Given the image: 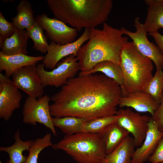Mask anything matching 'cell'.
I'll list each match as a JSON object with an SVG mask.
<instances>
[{
  "label": "cell",
  "instance_id": "3",
  "mask_svg": "<svg viewBox=\"0 0 163 163\" xmlns=\"http://www.w3.org/2000/svg\"><path fill=\"white\" fill-rule=\"evenodd\" d=\"M55 18L78 31L105 22L113 7L111 0H47Z\"/></svg>",
  "mask_w": 163,
  "mask_h": 163
},
{
  "label": "cell",
  "instance_id": "7",
  "mask_svg": "<svg viewBox=\"0 0 163 163\" xmlns=\"http://www.w3.org/2000/svg\"><path fill=\"white\" fill-rule=\"evenodd\" d=\"M51 97L47 95L38 98L28 96L24 103L22 111L23 122L26 124L36 126L42 124L50 129L54 136L57 135L50 112Z\"/></svg>",
  "mask_w": 163,
  "mask_h": 163
},
{
  "label": "cell",
  "instance_id": "13",
  "mask_svg": "<svg viewBox=\"0 0 163 163\" xmlns=\"http://www.w3.org/2000/svg\"><path fill=\"white\" fill-rule=\"evenodd\" d=\"M21 92L12 80L0 73V118L8 121L14 111L20 107Z\"/></svg>",
  "mask_w": 163,
  "mask_h": 163
},
{
  "label": "cell",
  "instance_id": "30",
  "mask_svg": "<svg viewBox=\"0 0 163 163\" xmlns=\"http://www.w3.org/2000/svg\"><path fill=\"white\" fill-rule=\"evenodd\" d=\"M151 163H158L163 161V137L161 139L154 153L149 157Z\"/></svg>",
  "mask_w": 163,
  "mask_h": 163
},
{
  "label": "cell",
  "instance_id": "15",
  "mask_svg": "<svg viewBox=\"0 0 163 163\" xmlns=\"http://www.w3.org/2000/svg\"><path fill=\"white\" fill-rule=\"evenodd\" d=\"M159 104L149 94L136 91L123 95L119 105L121 107H131L139 112H148L152 117Z\"/></svg>",
  "mask_w": 163,
  "mask_h": 163
},
{
  "label": "cell",
  "instance_id": "2",
  "mask_svg": "<svg viewBox=\"0 0 163 163\" xmlns=\"http://www.w3.org/2000/svg\"><path fill=\"white\" fill-rule=\"evenodd\" d=\"M102 29L90 28L89 38L78 51L76 57L81 72L91 70L98 63L110 61L120 65L122 50L128 42L120 29L114 28L106 22Z\"/></svg>",
  "mask_w": 163,
  "mask_h": 163
},
{
  "label": "cell",
  "instance_id": "18",
  "mask_svg": "<svg viewBox=\"0 0 163 163\" xmlns=\"http://www.w3.org/2000/svg\"><path fill=\"white\" fill-rule=\"evenodd\" d=\"M129 134L116 122L106 127L99 133L104 143L106 154L113 151Z\"/></svg>",
  "mask_w": 163,
  "mask_h": 163
},
{
  "label": "cell",
  "instance_id": "17",
  "mask_svg": "<svg viewBox=\"0 0 163 163\" xmlns=\"http://www.w3.org/2000/svg\"><path fill=\"white\" fill-rule=\"evenodd\" d=\"M29 37L27 30L17 29L15 33L6 39L0 45V51L8 55L23 54L27 55Z\"/></svg>",
  "mask_w": 163,
  "mask_h": 163
},
{
  "label": "cell",
  "instance_id": "11",
  "mask_svg": "<svg viewBox=\"0 0 163 163\" xmlns=\"http://www.w3.org/2000/svg\"><path fill=\"white\" fill-rule=\"evenodd\" d=\"M11 76L14 85L25 92L28 96L38 98L43 96L44 87L37 72L36 64L18 69L13 72Z\"/></svg>",
  "mask_w": 163,
  "mask_h": 163
},
{
  "label": "cell",
  "instance_id": "33",
  "mask_svg": "<svg viewBox=\"0 0 163 163\" xmlns=\"http://www.w3.org/2000/svg\"><path fill=\"white\" fill-rule=\"evenodd\" d=\"M163 163V161L161 162H159V163Z\"/></svg>",
  "mask_w": 163,
  "mask_h": 163
},
{
  "label": "cell",
  "instance_id": "27",
  "mask_svg": "<svg viewBox=\"0 0 163 163\" xmlns=\"http://www.w3.org/2000/svg\"><path fill=\"white\" fill-rule=\"evenodd\" d=\"M50 133H47L43 137L38 138L34 140L29 150V155L24 163H38L39 155L45 149L52 146Z\"/></svg>",
  "mask_w": 163,
  "mask_h": 163
},
{
  "label": "cell",
  "instance_id": "20",
  "mask_svg": "<svg viewBox=\"0 0 163 163\" xmlns=\"http://www.w3.org/2000/svg\"><path fill=\"white\" fill-rule=\"evenodd\" d=\"M135 147L133 138L129 135L113 151L106 155L100 163H132Z\"/></svg>",
  "mask_w": 163,
  "mask_h": 163
},
{
  "label": "cell",
  "instance_id": "29",
  "mask_svg": "<svg viewBox=\"0 0 163 163\" xmlns=\"http://www.w3.org/2000/svg\"><path fill=\"white\" fill-rule=\"evenodd\" d=\"M17 29L13 23L8 22L0 11V45L6 39L12 36Z\"/></svg>",
  "mask_w": 163,
  "mask_h": 163
},
{
  "label": "cell",
  "instance_id": "25",
  "mask_svg": "<svg viewBox=\"0 0 163 163\" xmlns=\"http://www.w3.org/2000/svg\"><path fill=\"white\" fill-rule=\"evenodd\" d=\"M142 91L151 96L160 104L163 94V72L161 69L156 70L151 79L143 88Z\"/></svg>",
  "mask_w": 163,
  "mask_h": 163
},
{
  "label": "cell",
  "instance_id": "22",
  "mask_svg": "<svg viewBox=\"0 0 163 163\" xmlns=\"http://www.w3.org/2000/svg\"><path fill=\"white\" fill-rule=\"evenodd\" d=\"M101 72L107 77L115 81L121 87H123V77L122 69L120 66L110 61H104L96 65L91 70L87 72H81L80 75H87Z\"/></svg>",
  "mask_w": 163,
  "mask_h": 163
},
{
  "label": "cell",
  "instance_id": "31",
  "mask_svg": "<svg viewBox=\"0 0 163 163\" xmlns=\"http://www.w3.org/2000/svg\"><path fill=\"white\" fill-rule=\"evenodd\" d=\"M152 117L157 124L159 130L163 132V94L158 108Z\"/></svg>",
  "mask_w": 163,
  "mask_h": 163
},
{
  "label": "cell",
  "instance_id": "28",
  "mask_svg": "<svg viewBox=\"0 0 163 163\" xmlns=\"http://www.w3.org/2000/svg\"><path fill=\"white\" fill-rule=\"evenodd\" d=\"M116 118V115L87 121L83 126L82 133L99 134L109 125L115 122Z\"/></svg>",
  "mask_w": 163,
  "mask_h": 163
},
{
  "label": "cell",
  "instance_id": "14",
  "mask_svg": "<svg viewBox=\"0 0 163 163\" xmlns=\"http://www.w3.org/2000/svg\"><path fill=\"white\" fill-rule=\"evenodd\" d=\"M163 132L160 131L152 117L148 123V128L142 145L135 150L132 157V163H144L154 152Z\"/></svg>",
  "mask_w": 163,
  "mask_h": 163
},
{
  "label": "cell",
  "instance_id": "1",
  "mask_svg": "<svg viewBox=\"0 0 163 163\" xmlns=\"http://www.w3.org/2000/svg\"><path fill=\"white\" fill-rule=\"evenodd\" d=\"M122 96L120 85L102 74H79L51 96L50 113L53 117L73 116L88 121L115 115Z\"/></svg>",
  "mask_w": 163,
  "mask_h": 163
},
{
  "label": "cell",
  "instance_id": "21",
  "mask_svg": "<svg viewBox=\"0 0 163 163\" xmlns=\"http://www.w3.org/2000/svg\"><path fill=\"white\" fill-rule=\"evenodd\" d=\"M14 143L10 146L0 147V151L8 153L9 159L6 163H24L27 156L24 155L23 152L25 151H29L34 140L22 141L20 137V130L18 129L15 133L14 137Z\"/></svg>",
  "mask_w": 163,
  "mask_h": 163
},
{
  "label": "cell",
  "instance_id": "9",
  "mask_svg": "<svg viewBox=\"0 0 163 163\" xmlns=\"http://www.w3.org/2000/svg\"><path fill=\"white\" fill-rule=\"evenodd\" d=\"M115 122L133 136L136 146L143 143L148 128V123L151 117L142 115L128 107L117 110Z\"/></svg>",
  "mask_w": 163,
  "mask_h": 163
},
{
  "label": "cell",
  "instance_id": "24",
  "mask_svg": "<svg viewBox=\"0 0 163 163\" xmlns=\"http://www.w3.org/2000/svg\"><path fill=\"white\" fill-rule=\"evenodd\" d=\"M55 127L60 129L66 135H71L82 133V127L88 120L84 118L73 117H52Z\"/></svg>",
  "mask_w": 163,
  "mask_h": 163
},
{
  "label": "cell",
  "instance_id": "8",
  "mask_svg": "<svg viewBox=\"0 0 163 163\" xmlns=\"http://www.w3.org/2000/svg\"><path fill=\"white\" fill-rule=\"evenodd\" d=\"M139 17L134 20L135 32H132L123 27L120 30L123 34L128 36L132 40L139 51L143 56L150 59L155 64L156 70L163 68V54L157 45L150 42L148 39L147 32L143 24L139 21Z\"/></svg>",
  "mask_w": 163,
  "mask_h": 163
},
{
  "label": "cell",
  "instance_id": "19",
  "mask_svg": "<svg viewBox=\"0 0 163 163\" xmlns=\"http://www.w3.org/2000/svg\"><path fill=\"white\" fill-rule=\"evenodd\" d=\"M145 2L148 7L144 28L149 33L158 31L163 28V0H145Z\"/></svg>",
  "mask_w": 163,
  "mask_h": 163
},
{
  "label": "cell",
  "instance_id": "16",
  "mask_svg": "<svg viewBox=\"0 0 163 163\" xmlns=\"http://www.w3.org/2000/svg\"><path fill=\"white\" fill-rule=\"evenodd\" d=\"M42 56H31L23 54L8 55L0 51V71L5 72V76L8 78L11 76L13 72L24 66L37 64L43 60Z\"/></svg>",
  "mask_w": 163,
  "mask_h": 163
},
{
  "label": "cell",
  "instance_id": "5",
  "mask_svg": "<svg viewBox=\"0 0 163 163\" xmlns=\"http://www.w3.org/2000/svg\"><path fill=\"white\" fill-rule=\"evenodd\" d=\"M52 147L64 151L78 163H100L106 155L104 143L99 134L66 135Z\"/></svg>",
  "mask_w": 163,
  "mask_h": 163
},
{
  "label": "cell",
  "instance_id": "12",
  "mask_svg": "<svg viewBox=\"0 0 163 163\" xmlns=\"http://www.w3.org/2000/svg\"><path fill=\"white\" fill-rule=\"evenodd\" d=\"M90 29L85 28L81 35L73 42L60 45L51 42L43 60L45 67L53 69L62 59L71 55L76 56L78 51L90 37Z\"/></svg>",
  "mask_w": 163,
  "mask_h": 163
},
{
  "label": "cell",
  "instance_id": "26",
  "mask_svg": "<svg viewBox=\"0 0 163 163\" xmlns=\"http://www.w3.org/2000/svg\"><path fill=\"white\" fill-rule=\"evenodd\" d=\"M26 30L29 38L33 41V48L42 53H47L49 44L41 27L35 21L33 26Z\"/></svg>",
  "mask_w": 163,
  "mask_h": 163
},
{
  "label": "cell",
  "instance_id": "4",
  "mask_svg": "<svg viewBox=\"0 0 163 163\" xmlns=\"http://www.w3.org/2000/svg\"><path fill=\"white\" fill-rule=\"evenodd\" d=\"M120 66L123 77V95L143 88L153 76L152 61L141 54L133 42L123 46L120 54Z\"/></svg>",
  "mask_w": 163,
  "mask_h": 163
},
{
  "label": "cell",
  "instance_id": "6",
  "mask_svg": "<svg viewBox=\"0 0 163 163\" xmlns=\"http://www.w3.org/2000/svg\"><path fill=\"white\" fill-rule=\"evenodd\" d=\"M50 71L45 69L44 64L37 66V72L43 87L47 86L58 87L64 85L70 78L74 77L80 70L79 64L76 56L71 55L63 58Z\"/></svg>",
  "mask_w": 163,
  "mask_h": 163
},
{
  "label": "cell",
  "instance_id": "10",
  "mask_svg": "<svg viewBox=\"0 0 163 163\" xmlns=\"http://www.w3.org/2000/svg\"><path fill=\"white\" fill-rule=\"evenodd\" d=\"M35 21L45 30L46 37L57 44L62 45L72 43L77 36V29L69 27L55 18H49L45 13L37 15Z\"/></svg>",
  "mask_w": 163,
  "mask_h": 163
},
{
  "label": "cell",
  "instance_id": "23",
  "mask_svg": "<svg viewBox=\"0 0 163 163\" xmlns=\"http://www.w3.org/2000/svg\"><path fill=\"white\" fill-rule=\"evenodd\" d=\"M16 10L17 15L11 19L15 27L21 30H27L31 28L35 21L30 2L27 0H21Z\"/></svg>",
  "mask_w": 163,
  "mask_h": 163
},
{
  "label": "cell",
  "instance_id": "32",
  "mask_svg": "<svg viewBox=\"0 0 163 163\" xmlns=\"http://www.w3.org/2000/svg\"><path fill=\"white\" fill-rule=\"evenodd\" d=\"M148 34L153 37L157 46L163 54V35L158 31L148 33Z\"/></svg>",
  "mask_w": 163,
  "mask_h": 163
}]
</instances>
